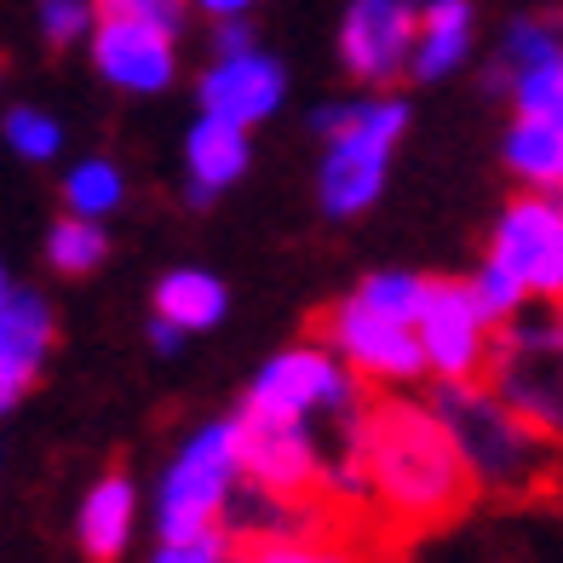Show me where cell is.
I'll list each match as a JSON object with an SVG mask.
<instances>
[{
    "label": "cell",
    "instance_id": "6da1fadb",
    "mask_svg": "<svg viewBox=\"0 0 563 563\" xmlns=\"http://www.w3.org/2000/svg\"><path fill=\"white\" fill-rule=\"evenodd\" d=\"M356 460H363L374 511H386L402 534L454 523L477 495L454 438L426 402H402V397L368 402L363 420H356Z\"/></svg>",
    "mask_w": 563,
    "mask_h": 563
},
{
    "label": "cell",
    "instance_id": "7a4b0ae2",
    "mask_svg": "<svg viewBox=\"0 0 563 563\" xmlns=\"http://www.w3.org/2000/svg\"><path fill=\"white\" fill-rule=\"evenodd\" d=\"M426 408L443 420V431L454 438L477 489L541 495L558 483V443H547L534 426H523L483 379H472V386H443L438 379V391H431Z\"/></svg>",
    "mask_w": 563,
    "mask_h": 563
},
{
    "label": "cell",
    "instance_id": "3957f363",
    "mask_svg": "<svg viewBox=\"0 0 563 563\" xmlns=\"http://www.w3.org/2000/svg\"><path fill=\"white\" fill-rule=\"evenodd\" d=\"M483 386L563 449V305H529L500 328Z\"/></svg>",
    "mask_w": 563,
    "mask_h": 563
},
{
    "label": "cell",
    "instance_id": "277c9868",
    "mask_svg": "<svg viewBox=\"0 0 563 563\" xmlns=\"http://www.w3.org/2000/svg\"><path fill=\"white\" fill-rule=\"evenodd\" d=\"M236 489H242V420H213L178 449V460L162 477V495H156L162 547L219 534Z\"/></svg>",
    "mask_w": 563,
    "mask_h": 563
},
{
    "label": "cell",
    "instance_id": "5b68a950",
    "mask_svg": "<svg viewBox=\"0 0 563 563\" xmlns=\"http://www.w3.org/2000/svg\"><path fill=\"white\" fill-rule=\"evenodd\" d=\"M363 415L356 402V374L322 345H294L271 356L247 386V408L253 420H282V426H311V415Z\"/></svg>",
    "mask_w": 563,
    "mask_h": 563
},
{
    "label": "cell",
    "instance_id": "8992f818",
    "mask_svg": "<svg viewBox=\"0 0 563 563\" xmlns=\"http://www.w3.org/2000/svg\"><path fill=\"white\" fill-rule=\"evenodd\" d=\"M415 334H420V351H426V368L438 374L443 386H472V379L489 374L495 328H489V317L477 311L472 282L431 276Z\"/></svg>",
    "mask_w": 563,
    "mask_h": 563
},
{
    "label": "cell",
    "instance_id": "52a82bcc",
    "mask_svg": "<svg viewBox=\"0 0 563 563\" xmlns=\"http://www.w3.org/2000/svg\"><path fill=\"white\" fill-rule=\"evenodd\" d=\"M489 265H500L534 305H563V196L529 190L495 224Z\"/></svg>",
    "mask_w": 563,
    "mask_h": 563
},
{
    "label": "cell",
    "instance_id": "ba28073f",
    "mask_svg": "<svg viewBox=\"0 0 563 563\" xmlns=\"http://www.w3.org/2000/svg\"><path fill=\"white\" fill-rule=\"evenodd\" d=\"M317 334L328 340V351L356 374V379H379V386H408L426 374V351L420 334L402 322L374 317L363 299H340L317 317Z\"/></svg>",
    "mask_w": 563,
    "mask_h": 563
},
{
    "label": "cell",
    "instance_id": "9c48e42d",
    "mask_svg": "<svg viewBox=\"0 0 563 563\" xmlns=\"http://www.w3.org/2000/svg\"><path fill=\"white\" fill-rule=\"evenodd\" d=\"M242 420V483L260 489L271 500H311L328 489V460H322V443L311 426H282V420H253V415H236Z\"/></svg>",
    "mask_w": 563,
    "mask_h": 563
},
{
    "label": "cell",
    "instance_id": "30bf717a",
    "mask_svg": "<svg viewBox=\"0 0 563 563\" xmlns=\"http://www.w3.org/2000/svg\"><path fill=\"white\" fill-rule=\"evenodd\" d=\"M420 23L402 0H351L340 23V58L363 87H386L415 64Z\"/></svg>",
    "mask_w": 563,
    "mask_h": 563
},
{
    "label": "cell",
    "instance_id": "8fae6325",
    "mask_svg": "<svg viewBox=\"0 0 563 563\" xmlns=\"http://www.w3.org/2000/svg\"><path fill=\"white\" fill-rule=\"evenodd\" d=\"M92 64L104 81L126 87V92H162L173 81V35L150 30V23H133V18H98L92 30Z\"/></svg>",
    "mask_w": 563,
    "mask_h": 563
},
{
    "label": "cell",
    "instance_id": "7c38bea8",
    "mask_svg": "<svg viewBox=\"0 0 563 563\" xmlns=\"http://www.w3.org/2000/svg\"><path fill=\"white\" fill-rule=\"evenodd\" d=\"M282 87H288V75H282V64L265 58V53L219 58L208 75H201V115L230 121V126H242V133H247L253 121L276 115Z\"/></svg>",
    "mask_w": 563,
    "mask_h": 563
},
{
    "label": "cell",
    "instance_id": "4fadbf2b",
    "mask_svg": "<svg viewBox=\"0 0 563 563\" xmlns=\"http://www.w3.org/2000/svg\"><path fill=\"white\" fill-rule=\"evenodd\" d=\"M185 167H190V196L196 201H213L224 185H236L247 173V133L230 121L201 115L185 139Z\"/></svg>",
    "mask_w": 563,
    "mask_h": 563
},
{
    "label": "cell",
    "instance_id": "5bb4252c",
    "mask_svg": "<svg viewBox=\"0 0 563 563\" xmlns=\"http://www.w3.org/2000/svg\"><path fill=\"white\" fill-rule=\"evenodd\" d=\"M506 167L529 178L541 196H563V104L541 115H518L506 133Z\"/></svg>",
    "mask_w": 563,
    "mask_h": 563
},
{
    "label": "cell",
    "instance_id": "9a60e30c",
    "mask_svg": "<svg viewBox=\"0 0 563 563\" xmlns=\"http://www.w3.org/2000/svg\"><path fill=\"white\" fill-rule=\"evenodd\" d=\"M317 133H328V144H351L368 150V156H391L402 126H408V104L402 98H356L340 110H317Z\"/></svg>",
    "mask_w": 563,
    "mask_h": 563
},
{
    "label": "cell",
    "instance_id": "2e32d148",
    "mask_svg": "<svg viewBox=\"0 0 563 563\" xmlns=\"http://www.w3.org/2000/svg\"><path fill=\"white\" fill-rule=\"evenodd\" d=\"M133 511H139V495L121 472L98 477L87 489V500H81V547H87L92 563H115L126 552V541H133Z\"/></svg>",
    "mask_w": 563,
    "mask_h": 563
},
{
    "label": "cell",
    "instance_id": "e0dca14e",
    "mask_svg": "<svg viewBox=\"0 0 563 563\" xmlns=\"http://www.w3.org/2000/svg\"><path fill=\"white\" fill-rule=\"evenodd\" d=\"M472 53V0H431L420 18V41H415V81H443L466 64Z\"/></svg>",
    "mask_w": 563,
    "mask_h": 563
},
{
    "label": "cell",
    "instance_id": "ac0fdd59",
    "mask_svg": "<svg viewBox=\"0 0 563 563\" xmlns=\"http://www.w3.org/2000/svg\"><path fill=\"white\" fill-rule=\"evenodd\" d=\"M386 162L391 156H368V150H351V144H328L322 156V208L334 219H356L363 208H374L379 190H386Z\"/></svg>",
    "mask_w": 563,
    "mask_h": 563
},
{
    "label": "cell",
    "instance_id": "d6986e66",
    "mask_svg": "<svg viewBox=\"0 0 563 563\" xmlns=\"http://www.w3.org/2000/svg\"><path fill=\"white\" fill-rule=\"evenodd\" d=\"M0 351L30 374H41L46 351H53V311H46L41 294H30L12 276H0Z\"/></svg>",
    "mask_w": 563,
    "mask_h": 563
},
{
    "label": "cell",
    "instance_id": "ffe728a7",
    "mask_svg": "<svg viewBox=\"0 0 563 563\" xmlns=\"http://www.w3.org/2000/svg\"><path fill=\"white\" fill-rule=\"evenodd\" d=\"M224 282L208 276V271H167L156 282V317L173 322L178 334H201L224 317Z\"/></svg>",
    "mask_w": 563,
    "mask_h": 563
},
{
    "label": "cell",
    "instance_id": "44dd1931",
    "mask_svg": "<svg viewBox=\"0 0 563 563\" xmlns=\"http://www.w3.org/2000/svg\"><path fill=\"white\" fill-rule=\"evenodd\" d=\"M563 58V23L558 18H518L500 41V69H495V87H506L511 75H523L534 64H552Z\"/></svg>",
    "mask_w": 563,
    "mask_h": 563
},
{
    "label": "cell",
    "instance_id": "7402d4cb",
    "mask_svg": "<svg viewBox=\"0 0 563 563\" xmlns=\"http://www.w3.org/2000/svg\"><path fill=\"white\" fill-rule=\"evenodd\" d=\"M121 196H126V185H121L115 162H81V167H69V178H64V208H69V219H87V224L115 213Z\"/></svg>",
    "mask_w": 563,
    "mask_h": 563
},
{
    "label": "cell",
    "instance_id": "603a6c76",
    "mask_svg": "<svg viewBox=\"0 0 563 563\" xmlns=\"http://www.w3.org/2000/svg\"><path fill=\"white\" fill-rule=\"evenodd\" d=\"M426 282L431 276H408V271H374L363 288H356L351 299H363L374 317H386V322H402V328H415L420 322V305H426Z\"/></svg>",
    "mask_w": 563,
    "mask_h": 563
},
{
    "label": "cell",
    "instance_id": "cb8c5ba5",
    "mask_svg": "<svg viewBox=\"0 0 563 563\" xmlns=\"http://www.w3.org/2000/svg\"><path fill=\"white\" fill-rule=\"evenodd\" d=\"M104 253H110L104 230L87 224V219H58V224H53V236H46V265L64 271V276H87V271H98V265H104Z\"/></svg>",
    "mask_w": 563,
    "mask_h": 563
},
{
    "label": "cell",
    "instance_id": "d4e9b609",
    "mask_svg": "<svg viewBox=\"0 0 563 563\" xmlns=\"http://www.w3.org/2000/svg\"><path fill=\"white\" fill-rule=\"evenodd\" d=\"M472 299H477V311L489 317L495 334H500V328H506L511 317H523V311H529V294H523V288H518V282H511L500 265H489V260H483V271L472 276Z\"/></svg>",
    "mask_w": 563,
    "mask_h": 563
},
{
    "label": "cell",
    "instance_id": "484cf974",
    "mask_svg": "<svg viewBox=\"0 0 563 563\" xmlns=\"http://www.w3.org/2000/svg\"><path fill=\"white\" fill-rule=\"evenodd\" d=\"M7 144L23 162H53L64 150V126L53 115H41V110H12L7 115Z\"/></svg>",
    "mask_w": 563,
    "mask_h": 563
},
{
    "label": "cell",
    "instance_id": "4316f807",
    "mask_svg": "<svg viewBox=\"0 0 563 563\" xmlns=\"http://www.w3.org/2000/svg\"><path fill=\"white\" fill-rule=\"evenodd\" d=\"M511 104H518V115H541V110H558L563 104V58L552 64H534L523 75H511Z\"/></svg>",
    "mask_w": 563,
    "mask_h": 563
},
{
    "label": "cell",
    "instance_id": "83f0119b",
    "mask_svg": "<svg viewBox=\"0 0 563 563\" xmlns=\"http://www.w3.org/2000/svg\"><path fill=\"white\" fill-rule=\"evenodd\" d=\"M41 30L53 46L81 41V35H92V7L87 0H41Z\"/></svg>",
    "mask_w": 563,
    "mask_h": 563
},
{
    "label": "cell",
    "instance_id": "f1b7e54d",
    "mask_svg": "<svg viewBox=\"0 0 563 563\" xmlns=\"http://www.w3.org/2000/svg\"><path fill=\"white\" fill-rule=\"evenodd\" d=\"M104 12L150 23V30H162V35H178V23H185V0H104Z\"/></svg>",
    "mask_w": 563,
    "mask_h": 563
},
{
    "label": "cell",
    "instance_id": "f546056e",
    "mask_svg": "<svg viewBox=\"0 0 563 563\" xmlns=\"http://www.w3.org/2000/svg\"><path fill=\"white\" fill-rule=\"evenodd\" d=\"M230 552H236V541L219 529V534H201V541H178V547H162L156 563H230Z\"/></svg>",
    "mask_w": 563,
    "mask_h": 563
},
{
    "label": "cell",
    "instance_id": "4dcf8cb0",
    "mask_svg": "<svg viewBox=\"0 0 563 563\" xmlns=\"http://www.w3.org/2000/svg\"><path fill=\"white\" fill-rule=\"evenodd\" d=\"M30 379H35L30 368H23V363H12V356L0 351V415H7V408H12L23 391H30Z\"/></svg>",
    "mask_w": 563,
    "mask_h": 563
},
{
    "label": "cell",
    "instance_id": "1f68e13d",
    "mask_svg": "<svg viewBox=\"0 0 563 563\" xmlns=\"http://www.w3.org/2000/svg\"><path fill=\"white\" fill-rule=\"evenodd\" d=\"M213 46H219L224 58H247V53H253V30H247L242 18H236V23H219V35H213Z\"/></svg>",
    "mask_w": 563,
    "mask_h": 563
},
{
    "label": "cell",
    "instance_id": "d6a6232c",
    "mask_svg": "<svg viewBox=\"0 0 563 563\" xmlns=\"http://www.w3.org/2000/svg\"><path fill=\"white\" fill-rule=\"evenodd\" d=\"M196 7H201V12H213L219 23H236V18L253 7V0H196Z\"/></svg>",
    "mask_w": 563,
    "mask_h": 563
},
{
    "label": "cell",
    "instance_id": "836d02e7",
    "mask_svg": "<svg viewBox=\"0 0 563 563\" xmlns=\"http://www.w3.org/2000/svg\"><path fill=\"white\" fill-rule=\"evenodd\" d=\"M150 345H156V351H178V345H185V334H178L173 322H162V317H156V328H150Z\"/></svg>",
    "mask_w": 563,
    "mask_h": 563
},
{
    "label": "cell",
    "instance_id": "e575fe53",
    "mask_svg": "<svg viewBox=\"0 0 563 563\" xmlns=\"http://www.w3.org/2000/svg\"><path fill=\"white\" fill-rule=\"evenodd\" d=\"M402 7H408V12H415V7H420V0H402ZM426 7H431V0H426Z\"/></svg>",
    "mask_w": 563,
    "mask_h": 563
},
{
    "label": "cell",
    "instance_id": "d590c367",
    "mask_svg": "<svg viewBox=\"0 0 563 563\" xmlns=\"http://www.w3.org/2000/svg\"><path fill=\"white\" fill-rule=\"evenodd\" d=\"M0 276H7V265H0Z\"/></svg>",
    "mask_w": 563,
    "mask_h": 563
}]
</instances>
